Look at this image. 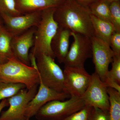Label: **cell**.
Instances as JSON below:
<instances>
[{"instance_id": "4dcf8cb0", "label": "cell", "mask_w": 120, "mask_h": 120, "mask_svg": "<svg viewBox=\"0 0 120 120\" xmlns=\"http://www.w3.org/2000/svg\"><path fill=\"white\" fill-rule=\"evenodd\" d=\"M1 64L0 63V68L1 65Z\"/></svg>"}, {"instance_id": "9a60e30c", "label": "cell", "mask_w": 120, "mask_h": 120, "mask_svg": "<svg viewBox=\"0 0 120 120\" xmlns=\"http://www.w3.org/2000/svg\"><path fill=\"white\" fill-rule=\"evenodd\" d=\"M16 8L22 15L56 8L64 0H15Z\"/></svg>"}, {"instance_id": "7a4b0ae2", "label": "cell", "mask_w": 120, "mask_h": 120, "mask_svg": "<svg viewBox=\"0 0 120 120\" xmlns=\"http://www.w3.org/2000/svg\"><path fill=\"white\" fill-rule=\"evenodd\" d=\"M56 8H50L42 11L41 19L37 27L34 44L30 57L36 59L38 56L44 54L55 58L51 45L52 39L59 28L54 18Z\"/></svg>"}, {"instance_id": "277c9868", "label": "cell", "mask_w": 120, "mask_h": 120, "mask_svg": "<svg viewBox=\"0 0 120 120\" xmlns=\"http://www.w3.org/2000/svg\"><path fill=\"white\" fill-rule=\"evenodd\" d=\"M85 105L81 98L72 96L67 101L53 100L47 102L35 116L38 120H62Z\"/></svg>"}, {"instance_id": "d6a6232c", "label": "cell", "mask_w": 120, "mask_h": 120, "mask_svg": "<svg viewBox=\"0 0 120 120\" xmlns=\"http://www.w3.org/2000/svg\"></svg>"}, {"instance_id": "cb8c5ba5", "label": "cell", "mask_w": 120, "mask_h": 120, "mask_svg": "<svg viewBox=\"0 0 120 120\" xmlns=\"http://www.w3.org/2000/svg\"><path fill=\"white\" fill-rule=\"evenodd\" d=\"M92 107L86 105L79 111L62 120H89Z\"/></svg>"}, {"instance_id": "8fae6325", "label": "cell", "mask_w": 120, "mask_h": 120, "mask_svg": "<svg viewBox=\"0 0 120 120\" xmlns=\"http://www.w3.org/2000/svg\"><path fill=\"white\" fill-rule=\"evenodd\" d=\"M39 84L38 91L27 106L24 114L26 120H30L35 116L41 107L47 102L53 100L64 101L71 97L64 92H58L45 86L40 79Z\"/></svg>"}, {"instance_id": "603a6c76", "label": "cell", "mask_w": 120, "mask_h": 120, "mask_svg": "<svg viewBox=\"0 0 120 120\" xmlns=\"http://www.w3.org/2000/svg\"><path fill=\"white\" fill-rule=\"evenodd\" d=\"M0 13L11 16L22 15L16 8L15 0H0Z\"/></svg>"}, {"instance_id": "3957f363", "label": "cell", "mask_w": 120, "mask_h": 120, "mask_svg": "<svg viewBox=\"0 0 120 120\" xmlns=\"http://www.w3.org/2000/svg\"><path fill=\"white\" fill-rule=\"evenodd\" d=\"M22 63L15 56L1 64L0 81L12 83L22 84L30 90L38 86L39 75L37 68Z\"/></svg>"}, {"instance_id": "7c38bea8", "label": "cell", "mask_w": 120, "mask_h": 120, "mask_svg": "<svg viewBox=\"0 0 120 120\" xmlns=\"http://www.w3.org/2000/svg\"><path fill=\"white\" fill-rule=\"evenodd\" d=\"M41 11L36 12L17 16H11L3 13L0 15L5 24V28L13 37L19 35L38 25Z\"/></svg>"}, {"instance_id": "5b68a950", "label": "cell", "mask_w": 120, "mask_h": 120, "mask_svg": "<svg viewBox=\"0 0 120 120\" xmlns=\"http://www.w3.org/2000/svg\"><path fill=\"white\" fill-rule=\"evenodd\" d=\"M36 60V67L42 83L58 92H64V72L54 58L42 54L38 56Z\"/></svg>"}, {"instance_id": "4316f807", "label": "cell", "mask_w": 120, "mask_h": 120, "mask_svg": "<svg viewBox=\"0 0 120 120\" xmlns=\"http://www.w3.org/2000/svg\"><path fill=\"white\" fill-rule=\"evenodd\" d=\"M79 4L88 8V7L97 0H74Z\"/></svg>"}, {"instance_id": "30bf717a", "label": "cell", "mask_w": 120, "mask_h": 120, "mask_svg": "<svg viewBox=\"0 0 120 120\" xmlns=\"http://www.w3.org/2000/svg\"><path fill=\"white\" fill-rule=\"evenodd\" d=\"M38 86L30 90L22 89L7 98L9 107L1 113L0 120H26L24 114L27 106L37 94Z\"/></svg>"}, {"instance_id": "2e32d148", "label": "cell", "mask_w": 120, "mask_h": 120, "mask_svg": "<svg viewBox=\"0 0 120 120\" xmlns=\"http://www.w3.org/2000/svg\"><path fill=\"white\" fill-rule=\"evenodd\" d=\"M90 16L94 36L109 45L111 36L116 31L112 24L110 22L100 19L91 14Z\"/></svg>"}, {"instance_id": "1f68e13d", "label": "cell", "mask_w": 120, "mask_h": 120, "mask_svg": "<svg viewBox=\"0 0 120 120\" xmlns=\"http://www.w3.org/2000/svg\"></svg>"}, {"instance_id": "d4e9b609", "label": "cell", "mask_w": 120, "mask_h": 120, "mask_svg": "<svg viewBox=\"0 0 120 120\" xmlns=\"http://www.w3.org/2000/svg\"><path fill=\"white\" fill-rule=\"evenodd\" d=\"M109 45L114 56H120V32L115 31L113 33L110 38Z\"/></svg>"}, {"instance_id": "8992f818", "label": "cell", "mask_w": 120, "mask_h": 120, "mask_svg": "<svg viewBox=\"0 0 120 120\" xmlns=\"http://www.w3.org/2000/svg\"><path fill=\"white\" fill-rule=\"evenodd\" d=\"M92 49V57L95 72L101 80L109 87L108 77L109 66L112 61L114 53L109 45L98 37L91 38Z\"/></svg>"}, {"instance_id": "9c48e42d", "label": "cell", "mask_w": 120, "mask_h": 120, "mask_svg": "<svg viewBox=\"0 0 120 120\" xmlns=\"http://www.w3.org/2000/svg\"><path fill=\"white\" fill-rule=\"evenodd\" d=\"M107 88L98 75L94 72L91 75L88 87L80 98L86 105L97 107L104 112H108L109 102Z\"/></svg>"}, {"instance_id": "ffe728a7", "label": "cell", "mask_w": 120, "mask_h": 120, "mask_svg": "<svg viewBox=\"0 0 120 120\" xmlns=\"http://www.w3.org/2000/svg\"><path fill=\"white\" fill-rule=\"evenodd\" d=\"M112 63V69L108 73L109 87L114 88L120 92V56H114Z\"/></svg>"}, {"instance_id": "ac0fdd59", "label": "cell", "mask_w": 120, "mask_h": 120, "mask_svg": "<svg viewBox=\"0 0 120 120\" xmlns=\"http://www.w3.org/2000/svg\"><path fill=\"white\" fill-rule=\"evenodd\" d=\"M110 3L107 0H97L88 7V11L97 18L110 22Z\"/></svg>"}, {"instance_id": "5bb4252c", "label": "cell", "mask_w": 120, "mask_h": 120, "mask_svg": "<svg viewBox=\"0 0 120 120\" xmlns=\"http://www.w3.org/2000/svg\"><path fill=\"white\" fill-rule=\"evenodd\" d=\"M71 32L68 29L59 26L52 39L51 48L55 58L60 64L64 63L68 52Z\"/></svg>"}, {"instance_id": "ba28073f", "label": "cell", "mask_w": 120, "mask_h": 120, "mask_svg": "<svg viewBox=\"0 0 120 120\" xmlns=\"http://www.w3.org/2000/svg\"><path fill=\"white\" fill-rule=\"evenodd\" d=\"M71 36L74 41L64 62V67H84L86 60L92 57L91 38L72 32Z\"/></svg>"}, {"instance_id": "484cf974", "label": "cell", "mask_w": 120, "mask_h": 120, "mask_svg": "<svg viewBox=\"0 0 120 120\" xmlns=\"http://www.w3.org/2000/svg\"><path fill=\"white\" fill-rule=\"evenodd\" d=\"M89 120H109L108 112L97 107H92Z\"/></svg>"}, {"instance_id": "52a82bcc", "label": "cell", "mask_w": 120, "mask_h": 120, "mask_svg": "<svg viewBox=\"0 0 120 120\" xmlns=\"http://www.w3.org/2000/svg\"><path fill=\"white\" fill-rule=\"evenodd\" d=\"M64 92L71 97L81 98L90 83L91 75L84 67H64Z\"/></svg>"}, {"instance_id": "44dd1931", "label": "cell", "mask_w": 120, "mask_h": 120, "mask_svg": "<svg viewBox=\"0 0 120 120\" xmlns=\"http://www.w3.org/2000/svg\"><path fill=\"white\" fill-rule=\"evenodd\" d=\"M26 88L25 85L20 83H12L0 81V101L8 98Z\"/></svg>"}, {"instance_id": "4fadbf2b", "label": "cell", "mask_w": 120, "mask_h": 120, "mask_svg": "<svg viewBox=\"0 0 120 120\" xmlns=\"http://www.w3.org/2000/svg\"><path fill=\"white\" fill-rule=\"evenodd\" d=\"M37 27L30 28L21 34L14 36L11 41V47L14 56L21 62L30 66L29 51L34 46Z\"/></svg>"}, {"instance_id": "e0dca14e", "label": "cell", "mask_w": 120, "mask_h": 120, "mask_svg": "<svg viewBox=\"0 0 120 120\" xmlns=\"http://www.w3.org/2000/svg\"><path fill=\"white\" fill-rule=\"evenodd\" d=\"M13 37L2 26L0 32V63L1 64L15 56L11 47V41Z\"/></svg>"}, {"instance_id": "7402d4cb", "label": "cell", "mask_w": 120, "mask_h": 120, "mask_svg": "<svg viewBox=\"0 0 120 120\" xmlns=\"http://www.w3.org/2000/svg\"><path fill=\"white\" fill-rule=\"evenodd\" d=\"M110 22L115 31L120 32V2H111L110 6Z\"/></svg>"}, {"instance_id": "83f0119b", "label": "cell", "mask_w": 120, "mask_h": 120, "mask_svg": "<svg viewBox=\"0 0 120 120\" xmlns=\"http://www.w3.org/2000/svg\"><path fill=\"white\" fill-rule=\"evenodd\" d=\"M9 105L8 101V99H5L1 100V101L0 102V115L2 112V109L6 106Z\"/></svg>"}, {"instance_id": "d6986e66", "label": "cell", "mask_w": 120, "mask_h": 120, "mask_svg": "<svg viewBox=\"0 0 120 120\" xmlns=\"http://www.w3.org/2000/svg\"><path fill=\"white\" fill-rule=\"evenodd\" d=\"M109 99V120H120V92L114 88H107Z\"/></svg>"}, {"instance_id": "f1b7e54d", "label": "cell", "mask_w": 120, "mask_h": 120, "mask_svg": "<svg viewBox=\"0 0 120 120\" xmlns=\"http://www.w3.org/2000/svg\"><path fill=\"white\" fill-rule=\"evenodd\" d=\"M110 2H113V1H120V0H107Z\"/></svg>"}, {"instance_id": "6da1fadb", "label": "cell", "mask_w": 120, "mask_h": 120, "mask_svg": "<svg viewBox=\"0 0 120 120\" xmlns=\"http://www.w3.org/2000/svg\"><path fill=\"white\" fill-rule=\"evenodd\" d=\"M88 8L74 0H64L56 8L54 18L59 27L91 38L94 31Z\"/></svg>"}, {"instance_id": "f546056e", "label": "cell", "mask_w": 120, "mask_h": 120, "mask_svg": "<svg viewBox=\"0 0 120 120\" xmlns=\"http://www.w3.org/2000/svg\"><path fill=\"white\" fill-rule=\"evenodd\" d=\"M2 26L1 24V22H0V32L1 30V28H2Z\"/></svg>"}]
</instances>
